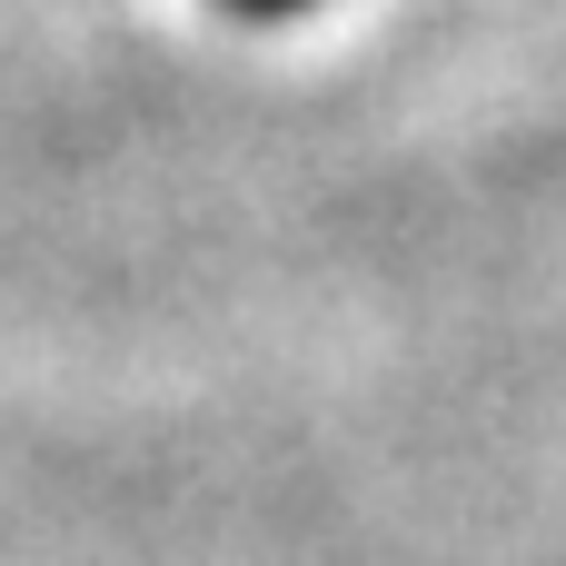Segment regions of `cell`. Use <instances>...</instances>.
<instances>
[{"label":"cell","instance_id":"cell-1","mask_svg":"<svg viewBox=\"0 0 566 566\" xmlns=\"http://www.w3.org/2000/svg\"><path fill=\"white\" fill-rule=\"evenodd\" d=\"M229 10H249V20H279V10H308V0H229Z\"/></svg>","mask_w":566,"mask_h":566}]
</instances>
